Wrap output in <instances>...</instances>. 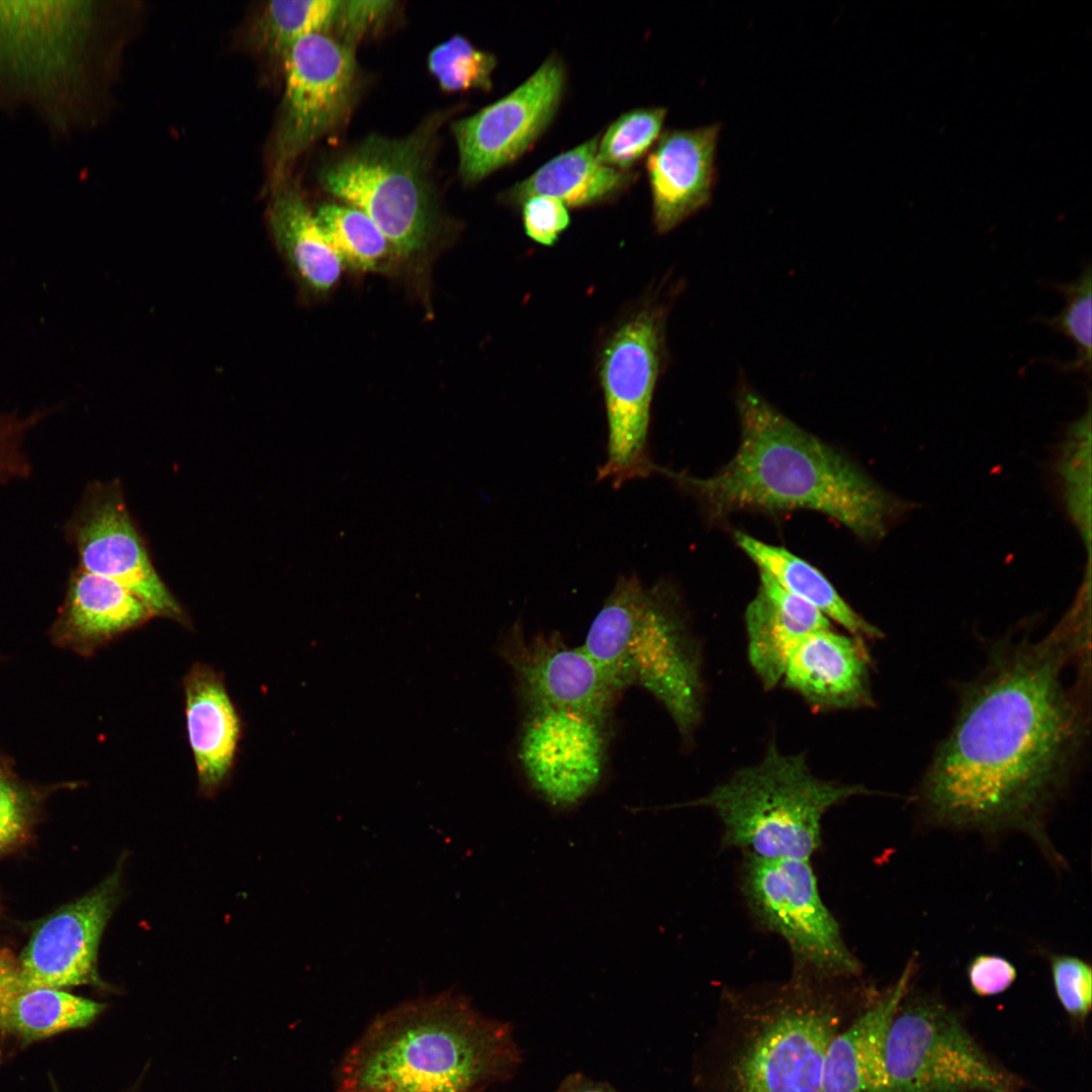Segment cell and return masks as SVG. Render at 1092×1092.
Segmentation results:
<instances>
[{
    "instance_id": "cell-1",
    "label": "cell",
    "mask_w": 1092,
    "mask_h": 1092,
    "mask_svg": "<svg viewBox=\"0 0 1092 1092\" xmlns=\"http://www.w3.org/2000/svg\"><path fill=\"white\" fill-rule=\"evenodd\" d=\"M1073 615L1041 639L1002 642L966 688L919 787L928 826L1023 833L1057 868L1065 866L1045 826L1088 729L1084 679L1067 680L1089 642Z\"/></svg>"
},
{
    "instance_id": "cell-2",
    "label": "cell",
    "mask_w": 1092,
    "mask_h": 1092,
    "mask_svg": "<svg viewBox=\"0 0 1092 1092\" xmlns=\"http://www.w3.org/2000/svg\"><path fill=\"white\" fill-rule=\"evenodd\" d=\"M736 405L740 444L718 473L700 478L656 467L694 493L711 519L747 510H810L875 541L905 511L904 503L752 388L739 389Z\"/></svg>"
},
{
    "instance_id": "cell-3",
    "label": "cell",
    "mask_w": 1092,
    "mask_h": 1092,
    "mask_svg": "<svg viewBox=\"0 0 1092 1092\" xmlns=\"http://www.w3.org/2000/svg\"><path fill=\"white\" fill-rule=\"evenodd\" d=\"M520 1061L508 1024L444 993L373 1020L343 1057L336 1092H480Z\"/></svg>"
},
{
    "instance_id": "cell-4",
    "label": "cell",
    "mask_w": 1092,
    "mask_h": 1092,
    "mask_svg": "<svg viewBox=\"0 0 1092 1092\" xmlns=\"http://www.w3.org/2000/svg\"><path fill=\"white\" fill-rule=\"evenodd\" d=\"M582 647L623 691L638 686L651 694L690 743L702 717L701 654L669 583L620 576Z\"/></svg>"
},
{
    "instance_id": "cell-5",
    "label": "cell",
    "mask_w": 1092,
    "mask_h": 1092,
    "mask_svg": "<svg viewBox=\"0 0 1092 1092\" xmlns=\"http://www.w3.org/2000/svg\"><path fill=\"white\" fill-rule=\"evenodd\" d=\"M96 1H0V111L29 108L54 139L84 121Z\"/></svg>"
},
{
    "instance_id": "cell-6",
    "label": "cell",
    "mask_w": 1092,
    "mask_h": 1092,
    "mask_svg": "<svg viewBox=\"0 0 1092 1092\" xmlns=\"http://www.w3.org/2000/svg\"><path fill=\"white\" fill-rule=\"evenodd\" d=\"M810 983L797 979L738 1010L723 1030L711 1092H822L825 1055L843 1011Z\"/></svg>"
},
{
    "instance_id": "cell-7",
    "label": "cell",
    "mask_w": 1092,
    "mask_h": 1092,
    "mask_svg": "<svg viewBox=\"0 0 1092 1092\" xmlns=\"http://www.w3.org/2000/svg\"><path fill=\"white\" fill-rule=\"evenodd\" d=\"M871 793L860 785L819 779L803 754H784L771 744L758 763L740 768L701 798L669 807L713 810L726 846L760 858L810 859L821 843L827 811Z\"/></svg>"
},
{
    "instance_id": "cell-8",
    "label": "cell",
    "mask_w": 1092,
    "mask_h": 1092,
    "mask_svg": "<svg viewBox=\"0 0 1092 1092\" xmlns=\"http://www.w3.org/2000/svg\"><path fill=\"white\" fill-rule=\"evenodd\" d=\"M438 125L434 118L402 138L372 134L318 172L326 191L365 213L411 263L428 259L441 229L430 175Z\"/></svg>"
},
{
    "instance_id": "cell-9",
    "label": "cell",
    "mask_w": 1092,
    "mask_h": 1092,
    "mask_svg": "<svg viewBox=\"0 0 1092 1092\" xmlns=\"http://www.w3.org/2000/svg\"><path fill=\"white\" fill-rule=\"evenodd\" d=\"M887 1092H1021L936 997L904 999L886 1039Z\"/></svg>"
},
{
    "instance_id": "cell-10",
    "label": "cell",
    "mask_w": 1092,
    "mask_h": 1092,
    "mask_svg": "<svg viewBox=\"0 0 1092 1092\" xmlns=\"http://www.w3.org/2000/svg\"><path fill=\"white\" fill-rule=\"evenodd\" d=\"M742 892L753 916L788 944L805 979L855 976L860 963L824 904L809 859H768L746 853Z\"/></svg>"
},
{
    "instance_id": "cell-11",
    "label": "cell",
    "mask_w": 1092,
    "mask_h": 1092,
    "mask_svg": "<svg viewBox=\"0 0 1092 1092\" xmlns=\"http://www.w3.org/2000/svg\"><path fill=\"white\" fill-rule=\"evenodd\" d=\"M662 325L643 310L611 337L601 360L609 438L599 479L613 485L647 477L655 471L647 452L650 406L660 368Z\"/></svg>"
},
{
    "instance_id": "cell-12",
    "label": "cell",
    "mask_w": 1092,
    "mask_h": 1092,
    "mask_svg": "<svg viewBox=\"0 0 1092 1092\" xmlns=\"http://www.w3.org/2000/svg\"><path fill=\"white\" fill-rule=\"evenodd\" d=\"M284 92L270 156V186L289 178L296 159L335 129L352 104L355 49L327 32L298 40L283 61Z\"/></svg>"
},
{
    "instance_id": "cell-13",
    "label": "cell",
    "mask_w": 1092,
    "mask_h": 1092,
    "mask_svg": "<svg viewBox=\"0 0 1092 1092\" xmlns=\"http://www.w3.org/2000/svg\"><path fill=\"white\" fill-rule=\"evenodd\" d=\"M610 719L582 710L523 706L519 764L529 789L551 810L573 811L600 787Z\"/></svg>"
},
{
    "instance_id": "cell-14",
    "label": "cell",
    "mask_w": 1092,
    "mask_h": 1092,
    "mask_svg": "<svg viewBox=\"0 0 1092 1092\" xmlns=\"http://www.w3.org/2000/svg\"><path fill=\"white\" fill-rule=\"evenodd\" d=\"M565 86V66L550 56L512 92L454 121L462 180L478 183L529 151L553 121Z\"/></svg>"
},
{
    "instance_id": "cell-15",
    "label": "cell",
    "mask_w": 1092,
    "mask_h": 1092,
    "mask_svg": "<svg viewBox=\"0 0 1092 1092\" xmlns=\"http://www.w3.org/2000/svg\"><path fill=\"white\" fill-rule=\"evenodd\" d=\"M82 569L110 577L142 599L154 616L185 628L192 622L157 572L145 540L115 482L90 492L75 529Z\"/></svg>"
},
{
    "instance_id": "cell-16",
    "label": "cell",
    "mask_w": 1092,
    "mask_h": 1092,
    "mask_svg": "<svg viewBox=\"0 0 1092 1092\" xmlns=\"http://www.w3.org/2000/svg\"><path fill=\"white\" fill-rule=\"evenodd\" d=\"M121 874L122 859L94 889L34 929L17 961L26 985L62 990L99 983L98 945L120 898Z\"/></svg>"
},
{
    "instance_id": "cell-17",
    "label": "cell",
    "mask_w": 1092,
    "mask_h": 1092,
    "mask_svg": "<svg viewBox=\"0 0 1092 1092\" xmlns=\"http://www.w3.org/2000/svg\"><path fill=\"white\" fill-rule=\"evenodd\" d=\"M502 654L516 680L522 706H546L612 715L623 690L581 646L557 635L528 636L515 624Z\"/></svg>"
},
{
    "instance_id": "cell-18",
    "label": "cell",
    "mask_w": 1092,
    "mask_h": 1092,
    "mask_svg": "<svg viewBox=\"0 0 1092 1092\" xmlns=\"http://www.w3.org/2000/svg\"><path fill=\"white\" fill-rule=\"evenodd\" d=\"M720 129L719 123L669 129L650 150L646 170L658 233L673 230L711 203Z\"/></svg>"
},
{
    "instance_id": "cell-19",
    "label": "cell",
    "mask_w": 1092,
    "mask_h": 1092,
    "mask_svg": "<svg viewBox=\"0 0 1092 1092\" xmlns=\"http://www.w3.org/2000/svg\"><path fill=\"white\" fill-rule=\"evenodd\" d=\"M871 657L862 638L831 628L806 636L791 655L782 680L819 709H855L873 704Z\"/></svg>"
},
{
    "instance_id": "cell-20",
    "label": "cell",
    "mask_w": 1092,
    "mask_h": 1092,
    "mask_svg": "<svg viewBox=\"0 0 1092 1092\" xmlns=\"http://www.w3.org/2000/svg\"><path fill=\"white\" fill-rule=\"evenodd\" d=\"M186 728L200 793L212 796L232 778L243 724L223 675L196 662L183 678Z\"/></svg>"
},
{
    "instance_id": "cell-21",
    "label": "cell",
    "mask_w": 1092,
    "mask_h": 1092,
    "mask_svg": "<svg viewBox=\"0 0 1092 1092\" xmlns=\"http://www.w3.org/2000/svg\"><path fill=\"white\" fill-rule=\"evenodd\" d=\"M912 957L891 989L842 1027L824 1059L822 1092H887L886 1039L916 971Z\"/></svg>"
},
{
    "instance_id": "cell-22",
    "label": "cell",
    "mask_w": 1092,
    "mask_h": 1092,
    "mask_svg": "<svg viewBox=\"0 0 1092 1092\" xmlns=\"http://www.w3.org/2000/svg\"><path fill=\"white\" fill-rule=\"evenodd\" d=\"M757 595L745 610L749 662L765 690L784 677L788 661L809 634L829 628V619L759 570Z\"/></svg>"
},
{
    "instance_id": "cell-23",
    "label": "cell",
    "mask_w": 1092,
    "mask_h": 1092,
    "mask_svg": "<svg viewBox=\"0 0 1092 1092\" xmlns=\"http://www.w3.org/2000/svg\"><path fill=\"white\" fill-rule=\"evenodd\" d=\"M267 223L277 250L306 291L324 294L337 284L343 264L289 178L271 187Z\"/></svg>"
},
{
    "instance_id": "cell-24",
    "label": "cell",
    "mask_w": 1092,
    "mask_h": 1092,
    "mask_svg": "<svg viewBox=\"0 0 1092 1092\" xmlns=\"http://www.w3.org/2000/svg\"><path fill=\"white\" fill-rule=\"evenodd\" d=\"M153 617L125 585L80 568L70 582L62 625L65 637L88 653Z\"/></svg>"
},
{
    "instance_id": "cell-25",
    "label": "cell",
    "mask_w": 1092,
    "mask_h": 1092,
    "mask_svg": "<svg viewBox=\"0 0 1092 1092\" xmlns=\"http://www.w3.org/2000/svg\"><path fill=\"white\" fill-rule=\"evenodd\" d=\"M594 136L568 150L517 182L502 195L503 202L518 206L533 196L556 198L570 207H584L614 199L635 179L630 171L603 164Z\"/></svg>"
},
{
    "instance_id": "cell-26",
    "label": "cell",
    "mask_w": 1092,
    "mask_h": 1092,
    "mask_svg": "<svg viewBox=\"0 0 1092 1092\" xmlns=\"http://www.w3.org/2000/svg\"><path fill=\"white\" fill-rule=\"evenodd\" d=\"M104 1005L61 989L24 983L17 962L0 950V1029L26 1039H39L84 1027Z\"/></svg>"
},
{
    "instance_id": "cell-27",
    "label": "cell",
    "mask_w": 1092,
    "mask_h": 1092,
    "mask_svg": "<svg viewBox=\"0 0 1092 1092\" xmlns=\"http://www.w3.org/2000/svg\"><path fill=\"white\" fill-rule=\"evenodd\" d=\"M737 545L783 588L817 608L851 635L871 639L881 631L860 617L814 566L787 549L766 544L742 532H735Z\"/></svg>"
},
{
    "instance_id": "cell-28",
    "label": "cell",
    "mask_w": 1092,
    "mask_h": 1092,
    "mask_svg": "<svg viewBox=\"0 0 1092 1092\" xmlns=\"http://www.w3.org/2000/svg\"><path fill=\"white\" fill-rule=\"evenodd\" d=\"M341 1H271L255 15L249 28V42L257 53L283 61L301 38L327 32Z\"/></svg>"
},
{
    "instance_id": "cell-29",
    "label": "cell",
    "mask_w": 1092,
    "mask_h": 1092,
    "mask_svg": "<svg viewBox=\"0 0 1092 1092\" xmlns=\"http://www.w3.org/2000/svg\"><path fill=\"white\" fill-rule=\"evenodd\" d=\"M314 213L343 266L361 272H383L399 260L389 240L359 209L332 203L322 205Z\"/></svg>"
},
{
    "instance_id": "cell-30",
    "label": "cell",
    "mask_w": 1092,
    "mask_h": 1092,
    "mask_svg": "<svg viewBox=\"0 0 1092 1092\" xmlns=\"http://www.w3.org/2000/svg\"><path fill=\"white\" fill-rule=\"evenodd\" d=\"M666 114L664 107H642L621 114L599 138V160L630 171L661 135Z\"/></svg>"
},
{
    "instance_id": "cell-31",
    "label": "cell",
    "mask_w": 1092,
    "mask_h": 1092,
    "mask_svg": "<svg viewBox=\"0 0 1092 1092\" xmlns=\"http://www.w3.org/2000/svg\"><path fill=\"white\" fill-rule=\"evenodd\" d=\"M428 66L444 91H488L496 59L467 38L455 35L431 51Z\"/></svg>"
},
{
    "instance_id": "cell-32",
    "label": "cell",
    "mask_w": 1092,
    "mask_h": 1092,
    "mask_svg": "<svg viewBox=\"0 0 1092 1092\" xmlns=\"http://www.w3.org/2000/svg\"><path fill=\"white\" fill-rule=\"evenodd\" d=\"M1065 297V306L1055 317L1045 320L1054 331L1066 336L1077 349L1074 369L1089 371L1091 363V267L1088 264L1077 279L1057 284Z\"/></svg>"
},
{
    "instance_id": "cell-33",
    "label": "cell",
    "mask_w": 1092,
    "mask_h": 1092,
    "mask_svg": "<svg viewBox=\"0 0 1092 1092\" xmlns=\"http://www.w3.org/2000/svg\"><path fill=\"white\" fill-rule=\"evenodd\" d=\"M1048 962L1056 996L1068 1014L1083 1023L1092 1007V969L1080 957L1060 952H1048Z\"/></svg>"
},
{
    "instance_id": "cell-34",
    "label": "cell",
    "mask_w": 1092,
    "mask_h": 1092,
    "mask_svg": "<svg viewBox=\"0 0 1092 1092\" xmlns=\"http://www.w3.org/2000/svg\"><path fill=\"white\" fill-rule=\"evenodd\" d=\"M393 1H341L332 26H336L341 42L355 49L365 34L379 26L393 9Z\"/></svg>"
},
{
    "instance_id": "cell-35",
    "label": "cell",
    "mask_w": 1092,
    "mask_h": 1092,
    "mask_svg": "<svg viewBox=\"0 0 1092 1092\" xmlns=\"http://www.w3.org/2000/svg\"><path fill=\"white\" fill-rule=\"evenodd\" d=\"M521 206L526 235L543 246L554 245L569 225L568 209L556 198L533 196Z\"/></svg>"
},
{
    "instance_id": "cell-36",
    "label": "cell",
    "mask_w": 1092,
    "mask_h": 1092,
    "mask_svg": "<svg viewBox=\"0 0 1092 1092\" xmlns=\"http://www.w3.org/2000/svg\"><path fill=\"white\" fill-rule=\"evenodd\" d=\"M971 989L980 997L999 995L1009 989L1017 978L1015 966L1006 958L981 953L967 967Z\"/></svg>"
},
{
    "instance_id": "cell-37",
    "label": "cell",
    "mask_w": 1092,
    "mask_h": 1092,
    "mask_svg": "<svg viewBox=\"0 0 1092 1092\" xmlns=\"http://www.w3.org/2000/svg\"><path fill=\"white\" fill-rule=\"evenodd\" d=\"M25 822L24 803L20 794L8 783L0 781V841L9 844L22 832Z\"/></svg>"
},
{
    "instance_id": "cell-38",
    "label": "cell",
    "mask_w": 1092,
    "mask_h": 1092,
    "mask_svg": "<svg viewBox=\"0 0 1092 1092\" xmlns=\"http://www.w3.org/2000/svg\"><path fill=\"white\" fill-rule=\"evenodd\" d=\"M555 1092H617L610 1085L596 1081L581 1073L566 1076Z\"/></svg>"
},
{
    "instance_id": "cell-39",
    "label": "cell",
    "mask_w": 1092,
    "mask_h": 1092,
    "mask_svg": "<svg viewBox=\"0 0 1092 1092\" xmlns=\"http://www.w3.org/2000/svg\"><path fill=\"white\" fill-rule=\"evenodd\" d=\"M6 845H8V844H6V843H4V842L0 841V849H1V848H3V847H5Z\"/></svg>"
}]
</instances>
